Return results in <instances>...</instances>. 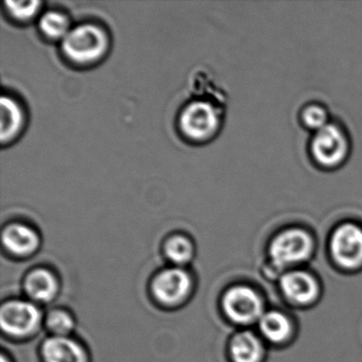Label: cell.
<instances>
[{
	"instance_id": "obj_1",
	"label": "cell",
	"mask_w": 362,
	"mask_h": 362,
	"mask_svg": "<svg viewBox=\"0 0 362 362\" xmlns=\"http://www.w3.org/2000/svg\"><path fill=\"white\" fill-rule=\"evenodd\" d=\"M109 47V39L103 28L96 25H80L71 29L63 39L62 50L71 62L93 64L100 60Z\"/></svg>"
},
{
	"instance_id": "obj_2",
	"label": "cell",
	"mask_w": 362,
	"mask_h": 362,
	"mask_svg": "<svg viewBox=\"0 0 362 362\" xmlns=\"http://www.w3.org/2000/svg\"><path fill=\"white\" fill-rule=\"evenodd\" d=\"M313 251V237L303 228H288L279 233L269 250L273 264L279 268L304 262Z\"/></svg>"
},
{
	"instance_id": "obj_3",
	"label": "cell",
	"mask_w": 362,
	"mask_h": 362,
	"mask_svg": "<svg viewBox=\"0 0 362 362\" xmlns=\"http://www.w3.org/2000/svg\"><path fill=\"white\" fill-rule=\"evenodd\" d=\"M219 111L206 101H194L186 105L180 115V128L184 135L194 141L211 139L219 130Z\"/></svg>"
},
{
	"instance_id": "obj_4",
	"label": "cell",
	"mask_w": 362,
	"mask_h": 362,
	"mask_svg": "<svg viewBox=\"0 0 362 362\" xmlns=\"http://www.w3.org/2000/svg\"><path fill=\"white\" fill-rule=\"evenodd\" d=\"M311 153L315 162L325 168L339 166L349 153V143L344 132L334 124H328L317 131L311 141Z\"/></svg>"
},
{
	"instance_id": "obj_5",
	"label": "cell",
	"mask_w": 362,
	"mask_h": 362,
	"mask_svg": "<svg viewBox=\"0 0 362 362\" xmlns=\"http://www.w3.org/2000/svg\"><path fill=\"white\" fill-rule=\"evenodd\" d=\"M222 306L228 319L238 324L259 321L264 313L262 298L247 286H236L228 290L222 300Z\"/></svg>"
},
{
	"instance_id": "obj_6",
	"label": "cell",
	"mask_w": 362,
	"mask_h": 362,
	"mask_svg": "<svg viewBox=\"0 0 362 362\" xmlns=\"http://www.w3.org/2000/svg\"><path fill=\"white\" fill-rule=\"evenodd\" d=\"M332 258L345 268L362 264V228L354 223L338 226L330 239Z\"/></svg>"
},
{
	"instance_id": "obj_7",
	"label": "cell",
	"mask_w": 362,
	"mask_h": 362,
	"mask_svg": "<svg viewBox=\"0 0 362 362\" xmlns=\"http://www.w3.org/2000/svg\"><path fill=\"white\" fill-rule=\"evenodd\" d=\"M41 321L37 307L25 300H11L0 311L1 327L13 336H26L35 332Z\"/></svg>"
},
{
	"instance_id": "obj_8",
	"label": "cell",
	"mask_w": 362,
	"mask_h": 362,
	"mask_svg": "<svg viewBox=\"0 0 362 362\" xmlns=\"http://www.w3.org/2000/svg\"><path fill=\"white\" fill-rule=\"evenodd\" d=\"M190 286L192 279L186 271L171 268L163 271L156 277L152 291L163 304L175 305L185 298Z\"/></svg>"
},
{
	"instance_id": "obj_9",
	"label": "cell",
	"mask_w": 362,
	"mask_h": 362,
	"mask_svg": "<svg viewBox=\"0 0 362 362\" xmlns=\"http://www.w3.org/2000/svg\"><path fill=\"white\" fill-rule=\"evenodd\" d=\"M281 288L290 300L300 305L315 300L319 292L315 279L303 271H292L284 274L281 279Z\"/></svg>"
},
{
	"instance_id": "obj_10",
	"label": "cell",
	"mask_w": 362,
	"mask_h": 362,
	"mask_svg": "<svg viewBox=\"0 0 362 362\" xmlns=\"http://www.w3.org/2000/svg\"><path fill=\"white\" fill-rule=\"evenodd\" d=\"M3 243L10 253L18 256L33 254L39 247L40 238L33 228L22 223H12L3 232Z\"/></svg>"
},
{
	"instance_id": "obj_11",
	"label": "cell",
	"mask_w": 362,
	"mask_h": 362,
	"mask_svg": "<svg viewBox=\"0 0 362 362\" xmlns=\"http://www.w3.org/2000/svg\"><path fill=\"white\" fill-rule=\"evenodd\" d=\"M43 355L46 362H88L83 347L67 337L48 339L44 343Z\"/></svg>"
},
{
	"instance_id": "obj_12",
	"label": "cell",
	"mask_w": 362,
	"mask_h": 362,
	"mask_svg": "<svg viewBox=\"0 0 362 362\" xmlns=\"http://www.w3.org/2000/svg\"><path fill=\"white\" fill-rule=\"evenodd\" d=\"M1 124L0 139L1 143L7 144L18 137L25 124V114L20 103L11 97L3 96L1 101Z\"/></svg>"
},
{
	"instance_id": "obj_13",
	"label": "cell",
	"mask_w": 362,
	"mask_h": 362,
	"mask_svg": "<svg viewBox=\"0 0 362 362\" xmlns=\"http://www.w3.org/2000/svg\"><path fill=\"white\" fill-rule=\"evenodd\" d=\"M230 351L234 362H259L264 355V347L255 334L243 332L230 341Z\"/></svg>"
},
{
	"instance_id": "obj_14",
	"label": "cell",
	"mask_w": 362,
	"mask_h": 362,
	"mask_svg": "<svg viewBox=\"0 0 362 362\" xmlns=\"http://www.w3.org/2000/svg\"><path fill=\"white\" fill-rule=\"evenodd\" d=\"M29 296L40 302L52 300L58 291V281L47 270H35L27 276L25 283Z\"/></svg>"
},
{
	"instance_id": "obj_15",
	"label": "cell",
	"mask_w": 362,
	"mask_h": 362,
	"mask_svg": "<svg viewBox=\"0 0 362 362\" xmlns=\"http://www.w3.org/2000/svg\"><path fill=\"white\" fill-rule=\"evenodd\" d=\"M259 329L262 336L272 342H283L291 332V323L284 313L279 311L264 313L259 320Z\"/></svg>"
},
{
	"instance_id": "obj_16",
	"label": "cell",
	"mask_w": 362,
	"mask_h": 362,
	"mask_svg": "<svg viewBox=\"0 0 362 362\" xmlns=\"http://www.w3.org/2000/svg\"><path fill=\"white\" fill-rule=\"evenodd\" d=\"M39 26L42 33L52 40L63 41L71 31V25L67 16L57 11H48L43 14L40 18Z\"/></svg>"
},
{
	"instance_id": "obj_17",
	"label": "cell",
	"mask_w": 362,
	"mask_h": 362,
	"mask_svg": "<svg viewBox=\"0 0 362 362\" xmlns=\"http://www.w3.org/2000/svg\"><path fill=\"white\" fill-rule=\"evenodd\" d=\"M166 255L175 264H185L192 259L194 247L189 239L184 236L171 237L165 245Z\"/></svg>"
},
{
	"instance_id": "obj_18",
	"label": "cell",
	"mask_w": 362,
	"mask_h": 362,
	"mask_svg": "<svg viewBox=\"0 0 362 362\" xmlns=\"http://www.w3.org/2000/svg\"><path fill=\"white\" fill-rule=\"evenodd\" d=\"M41 1H6V7L12 18L20 22H27L37 16Z\"/></svg>"
},
{
	"instance_id": "obj_19",
	"label": "cell",
	"mask_w": 362,
	"mask_h": 362,
	"mask_svg": "<svg viewBox=\"0 0 362 362\" xmlns=\"http://www.w3.org/2000/svg\"><path fill=\"white\" fill-rule=\"evenodd\" d=\"M47 326L56 336L66 337L74 328V320L65 311H52L48 315Z\"/></svg>"
},
{
	"instance_id": "obj_20",
	"label": "cell",
	"mask_w": 362,
	"mask_h": 362,
	"mask_svg": "<svg viewBox=\"0 0 362 362\" xmlns=\"http://www.w3.org/2000/svg\"><path fill=\"white\" fill-rule=\"evenodd\" d=\"M327 112L320 105H309L302 113V120L305 126L315 132L327 126Z\"/></svg>"
},
{
	"instance_id": "obj_21",
	"label": "cell",
	"mask_w": 362,
	"mask_h": 362,
	"mask_svg": "<svg viewBox=\"0 0 362 362\" xmlns=\"http://www.w3.org/2000/svg\"><path fill=\"white\" fill-rule=\"evenodd\" d=\"M1 360H3V362H7V360H6L5 357H3V359H1Z\"/></svg>"
}]
</instances>
